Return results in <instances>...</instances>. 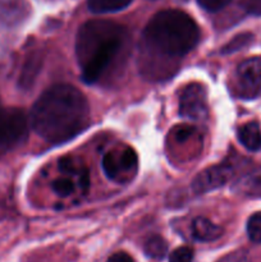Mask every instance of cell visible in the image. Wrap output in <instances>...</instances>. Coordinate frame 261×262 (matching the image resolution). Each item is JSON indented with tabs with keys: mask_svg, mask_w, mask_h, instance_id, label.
I'll return each mask as SVG.
<instances>
[{
	"mask_svg": "<svg viewBox=\"0 0 261 262\" xmlns=\"http://www.w3.org/2000/svg\"><path fill=\"white\" fill-rule=\"evenodd\" d=\"M201 32L193 18L178 9L156 13L145 27L140 45V69L148 78H165L199 43Z\"/></svg>",
	"mask_w": 261,
	"mask_h": 262,
	"instance_id": "cell-1",
	"label": "cell"
},
{
	"mask_svg": "<svg viewBox=\"0 0 261 262\" xmlns=\"http://www.w3.org/2000/svg\"><path fill=\"white\" fill-rule=\"evenodd\" d=\"M33 130L50 143H63L90 124V106L84 95L72 84H54L40 95L31 110Z\"/></svg>",
	"mask_w": 261,
	"mask_h": 262,
	"instance_id": "cell-2",
	"label": "cell"
},
{
	"mask_svg": "<svg viewBox=\"0 0 261 262\" xmlns=\"http://www.w3.org/2000/svg\"><path fill=\"white\" fill-rule=\"evenodd\" d=\"M128 30L119 23L92 19L79 27L76 56L81 77L86 83L101 81L115 64L122 63L129 49Z\"/></svg>",
	"mask_w": 261,
	"mask_h": 262,
	"instance_id": "cell-3",
	"label": "cell"
},
{
	"mask_svg": "<svg viewBox=\"0 0 261 262\" xmlns=\"http://www.w3.org/2000/svg\"><path fill=\"white\" fill-rule=\"evenodd\" d=\"M90 187V174L83 161L76 156H64L58 161V176L51 182V189L60 199L83 194Z\"/></svg>",
	"mask_w": 261,
	"mask_h": 262,
	"instance_id": "cell-4",
	"label": "cell"
},
{
	"mask_svg": "<svg viewBox=\"0 0 261 262\" xmlns=\"http://www.w3.org/2000/svg\"><path fill=\"white\" fill-rule=\"evenodd\" d=\"M101 166L109 181L128 183L137 174L138 156L132 147L120 143L104 154Z\"/></svg>",
	"mask_w": 261,
	"mask_h": 262,
	"instance_id": "cell-5",
	"label": "cell"
},
{
	"mask_svg": "<svg viewBox=\"0 0 261 262\" xmlns=\"http://www.w3.org/2000/svg\"><path fill=\"white\" fill-rule=\"evenodd\" d=\"M27 135L28 122L25 113L13 107H0V156L20 145Z\"/></svg>",
	"mask_w": 261,
	"mask_h": 262,
	"instance_id": "cell-6",
	"label": "cell"
},
{
	"mask_svg": "<svg viewBox=\"0 0 261 262\" xmlns=\"http://www.w3.org/2000/svg\"><path fill=\"white\" fill-rule=\"evenodd\" d=\"M234 91L241 99L252 100L261 91V58L255 56L242 61L234 74Z\"/></svg>",
	"mask_w": 261,
	"mask_h": 262,
	"instance_id": "cell-7",
	"label": "cell"
},
{
	"mask_svg": "<svg viewBox=\"0 0 261 262\" xmlns=\"http://www.w3.org/2000/svg\"><path fill=\"white\" fill-rule=\"evenodd\" d=\"M179 114L191 122H202L207 118L206 90L200 83H189L184 87L179 99Z\"/></svg>",
	"mask_w": 261,
	"mask_h": 262,
	"instance_id": "cell-8",
	"label": "cell"
},
{
	"mask_svg": "<svg viewBox=\"0 0 261 262\" xmlns=\"http://www.w3.org/2000/svg\"><path fill=\"white\" fill-rule=\"evenodd\" d=\"M234 168L230 163H220L210 166L194 177L192 181V189L196 193H207L220 188L233 178Z\"/></svg>",
	"mask_w": 261,
	"mask_h": 262,
	"instance_id": "cell-9",
	"label": "cell"
},
{
	"mask_svg": "<svg viewBox=\"0 0 261 262\" xmlns=\"http://www.w3.org/2000/svg\"><path fill=\"white\" fill-rule=\"evenodd\" d=\"M30 13L27 0H0V19L7 25H18Z\"/></svg>",
	"mask_w": 261,
	"mask_h": 262,
	"instance_id": "cell-10",
	"label": "cell"
},
{
	"mask_svg": "<svg viewBox=\"0 0 261 262\" xmlns=\"http://www.w3.org/2000/svg\"><path fill=\"white\" fill-rule=\"evenodd\" d=\"M233 189L246 197L261 199V166L238 178Z\"/></svg>",
	"mask_w": 261,
	"mask_h": 262,
	"instance_id": "cell-11",
	"label": "cell"
},
{
	"mask_svg": "<svg viewBox=\"0 0 261 262\" xmlns=\"http://www.w3.org/2000/svg\"><path fill=\"white\" fill-rule=\"evenodd\" d=\"M223 229L206 217L199 216L192 222V235L200 242H212L222 237Z\"/></svg>",
	"mask_w": 261,
	"mask_h": 262,
	"instance_id": "cell-12",
	"label": "cell"
},
{
	"mask_svg": "<svg viewBox=\"0 0 261 262\" xmlns=\"http://www.w3.org/2000/svg\"><path fill=\"white\" fill-rule=\"evenodd\" d=\"M238 140L248 151H258L261 148V130L256 122H250L240 127L237 132Z\"/></svg>",
	"mask_w": 261,
	"mask_h": 262,
	"instance_id": "cell-13",
	"label": "cell"
},
{
	"mask_svg": "<svg viewBox=\"0 0 261 262\" xmlns=\"http://www.w3.org/2000/svg\"><path fill=\"white\" fill-rule=\"evenodd\" d=\"M41 61H42V56H41L40 51H33V53H31L27 56L25 66H23L22 73H20L19 77L20 87H23V89H30L32 86L36 76L40 72Z\"/></svg>",
	"mask_w": 261,
	"mask_h": 262,
	"instance_id": "cell-14",
	"label": "cell"
},
{
	"mask_svg": "<svg viewBox=\"0 0 261 262\" xmlns=\"http://www.w3.org/2000/svg\"><path fill=\"white\" fill-rule=\"evenodd\" d=\"M132 0H89V9L96 14L114 13L124 9Z\"/></svg>",
	"mask_w": 261,
	"mask_h": 262,
	"instance_id": "cell-15",
	"label": "cell"
},
{
	"mask_svg": "<svg viewBox=\"0 0 261 262\" xmlns=\"http://www.w3.org/2000/svg\"><path fill=\"white\" fill-rule=\"evenodd\" d=\"M143 252L147 257L154 258V260H161L165 257L166 252H168V243L160 235H151L143 243Z\"/></svg>",
	"mask_w": 261,
	"mask_h": 262,
	"instance_id": "cell-16",
	"label": "cell"
},
{
	"mask_svg": "<svg viewBox=\"0 0 261 262\" xmlns=\"http://www.w3.org/2000/svg\"><path fill=\"white\" fill-rule=\"evenodd\" d=\"M251 41H252V35H251V33H241V35L233 37L227 45L223 46L222 54L235 53V51L241 50V49H243L245 46H247Z\"/></svg>",
	"mask_w": 261,
	"mask_h": 262,
	"instance_id": "cell-17",
	"label": "cell"
},
{
	"mask_svg": "<svg viewBox=\"0 0 261 262\" xmlns=\"http://www.w3.org/2000/svg\"><path fill=\"white\" fill-rule=\"evenodd\" d=\"M247 234L251 242L261 243V212L251 215L247 222Z\"/></svg>",
	"mask_w": 261,
	"mask_h": 262,
	"instance_id": "cell-18",
	"label": "cell"
},
{
	"mask_svg": "<svg viewBox=\"0 0 261 262\" xmlns=\"http://www.w3.org/2000/svg\"><path fill=\"white\" fill-rule=\"evenodd\" d=\"M193 251L189 247H179L171 252L169 262H192Z\"/></svg>",
	"mask_w": 261,
	"mask_h": 262,
	"instance_id": "cell-19",
	"label": "cell"
},
{
	"mask_svg": "<svg viewBox=\"0 0 261 262\" xmlns=\"http://www.w3.org/2000/svg\"><path fill=\"white\" fill-rule=\"evenodd\" d=\"M199 4L207 12H219L227 7L232 0H197Z\"/></svg>",
	"mask_w": 261,
	"mask_h": 262,
	"instance_id": "cell-20",
	"label": "cell"
},
{
	"mask_svg": "<svg viewBox=\"0 0 261 262\" xmlns=\"http://www.w3.org/2000/svg\"><path fill=\"white\" fill-rule=\"evenodd\" d=\"M243 9L253 15H261V0H242Z\"/></svg>",
	"mask_w": 261,
	"mask_h": 262,
	"instance_id": "cell-21",
	"label": "cell"
},
{
	"mask_svg": "<svg viewBox=\"0 0 261 262\" xmlns=\"http://www.w3.org/2000/svg\"><path fill=\"white\" fill-rule=\"evenodd\" d=\"M106 262H135V261H133V258L130 257L128 253L117 252V253H114V255L110 256V257L107 258Z\"/></svg>",
	"mask_w": 261,
	"mask_h": 262,
	"instance_id": "cell-22",
	"label": "cell"
},
{
	"mask_svg": "<svg viewBox=\"0 0 261 262\" xmlns=\"http://www.w3.org/2000/svg\"><path fill=\"white\" fill-rule=\"evenodd\" d=\"M184 2H187V0H184Z\"/></svg>",
	"mask_w": 261,
	"mask_h": 262,
	"instance_id": "cell-23",
	"label": "cell"
}]
</instances>
